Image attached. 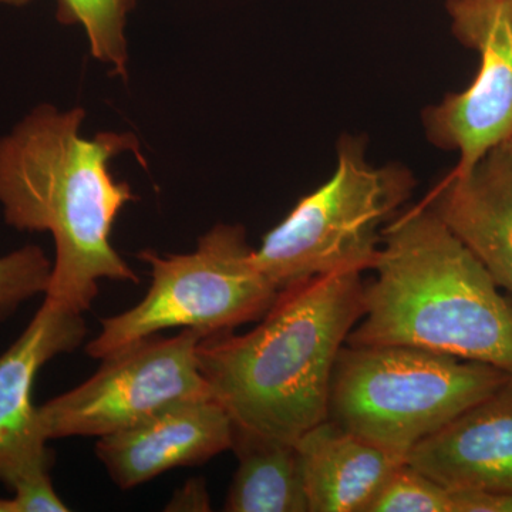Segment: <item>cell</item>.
Listing matches in <instances>:
<instances>
[{
    "mask_svg": "<svg viewBox=\"0 0 512 512\" xmlns=\"http://www.w3.org/2000/svg\"><path fill=\"white\" fill-rule=\"evenodd\" d=\"M309 512H366L396 468L406 463L326 419L296 441Z\"/></svg>",
    "mask_w": 512,
    "mask_h": 512,
    "instance_id": "4fadbf2b",
    "label": "cell"
},
{
    "mask_svg": "<svg viewBox=\"0 0 512 512\" xmlns=\"http://www.w3.org/2000/svg\"><path fill=\"white\" fill-rule=\"evenodd\" d=\"M406 463L448 490L512 495V380L421 440Z\"/></svg>",
    "mask_w": 512,
    "mask_h": 512,
    "instance_id": "7c38bea8",
    "label": "cell"
},
{
    "mask_svg": "<svg viewBox=\"0 0 512 512\" xmlns=\"http://www.w3.org/2000/svg\"><path fill=\"white\" fill-rule=\"evenodd\" d=\"M363 315L360 272L316 276L282 289L251 332L198 343V366L212 399L238 429L296 444L328 419L336 359Z\"/></svg>",
    "mask_w": 512,
    "mask_h": 512,
    "instance_id": "7a4b0ae2",
    "label": "cell"
},
{
    "mask_svg": "<svg viewBox=\"0 0 512 512\" xmlns=\"http://www.w3.org/2000/svg\"><path fill=\"white\" fill-rule=\"evenodd\" d=\"M234 423L217 400L170 407L131 427L100 437L96 454L123 490L137 487L175 467L198 466L231 450Z\"/></svg>",
    "mask_w": 512,
    "mask_h": 512,
    "instance_id": "30bf717a",
    "label": "cell"
},
{
    "mask_svg": "<svg viewBox=\"0 0 512 512\" xmlns=\"http://www.w3.org/2000/svg\"><path fill=\"white\" fill-rule=\"evenodd\" d=\"M424 204L512 298V138L466 170L454 168Z\"/></svg>",
    "mask_w": 512,
    "mask_h": 512,
    "instance_id": "8fae6325",
    "label": "cell"
},
{
    "mask_svg": "<svg viewBox=\"0 0 512 512\" xmlns=\"http://www.w3.org/2000/svg\"><path fill=\"white\" fill-rule=\"evenodd\" d=\"M366 512H453V494L404 463L387 478Z\"/></svg>",
    "mask_w": 512,
    "mask_h": 512,
    "instance_id": "e0dca14e",
    "label": "cell"
},
{
    "mask_svg": "<svg viewBox=\"0 0 512 512\" xmlns=\"http://www.w3.org/2000/svg\"><path fill=\"white\" fill-rule=\"evenodd\" d=\"M0 512H15L12 498H0Z\"/></svg>",
    "mask_w": 512,
    "mask_h": 512,
    "instance_id": "7402d4cb",
    "label": "cell"
},
{
    "mask_svg": "<svg viewBox=\"0 0 512 512\" xmlns=\"http://www.w3.org/2000/svg\"><path fill=\"white\" fill-rule=\"evenodd\" d=\"M202 339L201 332L183 329L173 338L154 335L111 353L89 380L37 406L40 431L47 441L100 439L170 407L212 397L198 366Z\"/></svg>",
    "mask_w": 512,
    "mask_h": 512,
    "instance_id": "52a82bcc",
    "label": "cell"
},
{
    "mask_svg": "<svg viewBox=\"0 0 512 512\" xmlns=\"http://www.w3.org/2000/svg\"><path fill=\"white\" fill-rule=\"evenodd\" d=\"M86 332L82 313L45 298L0 356V483L12 491L47 476L53 463L32 400L37 372L53 357L79 348Z\"/></svg>",
    "mask_w": 512,
    "mask_h": 512,
    "instance_id": "9c48e42d",
    "label": "cell"
},
{
    "mask_svg": "<svg viewBox=\"0 0 512 512\" xmlns=\"http://www.w3.org/2000/svg\"><path fill=\"white\" fill-rule=\"evenodd\" d=\"M231 450L238 458V468L224 511L309 512L295 444L234 426Z\"/></svg>",
    "mask_w": 512,
    "mask_h": 512,
    "instance_id": "5bb4252c",
    "label": "cell"
},
{
    "mask_svg": "<svg viewBox=\"0 0 512 512\" xmlns=\"http://www.w3.org/2000/svg\"><path fill=\"white\" fill-rule=\"evenodd\" d=\"M32 0H0L2 5L15 6V8H22V6L28 5Z\"/></svg>",
    "mask_w": 512,
    "mask_h": 512,
    "instance_id": "603a6c76",
    "label": "cell"
},
{
    "mask_svg": "<svg viewBox=\"0 0 512 512\" xmlns=\"http://www.w3.org/2000/svg\"><path fill=\"white\" fill-rule=\"evenodd\" d=\"M15 512H66L69 507L60 500L49 476L36 478L13 490Z\"/></svg>",
    "mask_w": 512,
    "mask_h": 512,
    "instance_id": "ac0fdd59",
    "label": "cell"
},
{
    "mask_svg": "<svg viewBox=\"0 0 512 512\" xmlns=\"http://www.w3.org/2000/svg\"><path fill=\"white\" fill-rule=\"evenodd\" d=\"M512 138V137H511Z\"/></svg>",
    "mask_w": 512,
    "mask_h": 512,
    "instance_id": "cb8c5ba5",
    "label": "cell"
},
{
    "mask_svg": "<svg viewBox=\"0 0 512 512\" xmlns=\"http://www.w3.org/2000/svg\"><path fill=\"white\" fill-rule=\"evenodd\" d=\"M167 510L210 511V498H208L204 481H188L183 490L174 495L173 501L168 504Z\"/></svg>",
    "mask_w": 512,
    "mask_h": 512,
    "instance_id": "ffe728a7",
    "label": "cell"
},
{
    "mask_svg": "<svg viewBox=\"0 0 512 512\" xmlns=\"http://www.w3.org/2000/svg\"><path fill=\"white\" fill-rule=\"evenodd\" d=\"M447 10L457 39L480 53V69L466 90L424 110L423 127L431 144L457 151L456 170H466L512 137V2Z\"/></svg>",
    "mask_w": 512,
    "mask_h": 512,
    "instance_id": "ba28073f",
    "label": "cell"
},
{
    "mask_svg": "<svg viewBox=\"0 0 512 512\" xmlns=\"http://www.w3.org/2000/svg\"><path fill=\"white\" fill-rule=\"evenodd\" d=\"M84 119L82 107L43 103L0 137L3 218L18 231L52 235L56 259L45 296L82 315L101 279L140 282L111 244L114 222L137 197L110 170L121 154L140 157V144L117 131L84 137Z\"/></svg>",
    "mask_w": 512,
    "mask_h": 512,
    "instance_id": "6da1fadb",
    "label": "cell"
},
{
    "mask_svg": "<svg viewBox=\"0 0 512 512\" xmlns=\"http://www.w3.org/2000/svg\"><path fill=\"white\" fill-rule=\"evenodd\" d=\"M151 268V286L134 308L101 320L87 345L94 359L150 338L165 329L201 332L205 338L256 322L279 295L255 262V249L242 225L217 224L198 239L190 254H138Z\"/></svg>",
    "mask_w": 512,
    "mask_h": 512,
    "instance_id": "8992f818",
    "label": "cell"
},
{
    "mask_svg": "<svg viewBox=\"0 0 512 512\" xmlns=\"http://www.w3.org/2000/svg\"><path fill=\"white\" fill-rule=\"evenodd\" d=\"M453 512H512V495L483 490H451Z\"/></svg>",
    "mask_w": 512,
    "mask_h": 512,
    "instance_id": "d6986e66",
    "label": "cell"
},
{
    "mask_svg": "<svg viewBox=\"0 0 512 512\" xmlns=\"http://www.w3.org/2000/svg\"><path fill=\"white\" fill-rule=\"evenodd\" d=\"M57 19L80 26L89 50L113 76L127 79V20L137 0H55Z\"/></svg>",
    "mask_w": 512,
    "mask_h": 512,
    "instance_id": "9a60e30c",
    "label": "cell"
},
{
    "mask_svg": "<svg viewBox=\"0 0 512 512\" xmlns=\"http://www.w3.org/2000/svg\"><path fill=\"white\" fill-rule=\"evenodd\" d=\"M350 346H412L512 373V303L424 202L383 228Z\"/></svg>",
    "mask_w": 512,
    "mask_h": 512,
    "instance_id": "3957f363",
    "label": "cell"
},
{
    "mask_svg": "<svg viewBox=\"0 0 512 512\" xmlns=\"http://www.w3.org/2000/svg\"><path fill=\"white\" fill-rule=\"evenodd\" d=\"M512 373L412 346H343L328 419L406 460L421 440L503 389Z\"/></svg>",
    "mask_w": 512,
    "mask_h": 512,
    "instance_id": "277c9868",
    "label": "cell"
},
{
    "mask_svg": "<svg viewBox=\"0 0 512 512\" xmlns=\"http://www.w3.org/2000/svg\"><path fill=\"white\" fill-rule=\"evenodd\" d=\"M501 2H512V0H448L447 5L460 6V8H484V6Z\"/></svg>",
    "mask_w": 512,
    "mask_h": 512,
    "instance_id": "44dd1931",
    "label": "cell"
},
{
    "mask_svg": "<svg viewBox=\"0 0 512 512\" xmlns=\"http://www.w3.org/2000/svg\"><path fill=\"white\" fill-rule=\"evenodd\" d=\"M414 185L403 165L370 164L363 138H340L335 173L265 235L256 265L279 291L316 276L373 269L383 228Z\"/></svg>",
    "mask_w": 512,
    "mask_h": 512,
    "instance_id": "5b68a950",
    "label": "cell"
},
{
    "mask_svg": "<svg viewBox=\"0 0 512 512\" xmlns=\"http://www.w3.org/2000/svg\"><path fill=\"white\" fill-rule=\"evenodd\" d=\"M52 269V262L37 245H26L0 256V323L29 299L46 295Z\"/></svg>",
    "mask_w": 512,
    "mask_h": 512,
    "instance_id": "2e32d148",
    "label": "cell"
}]
</instances>
